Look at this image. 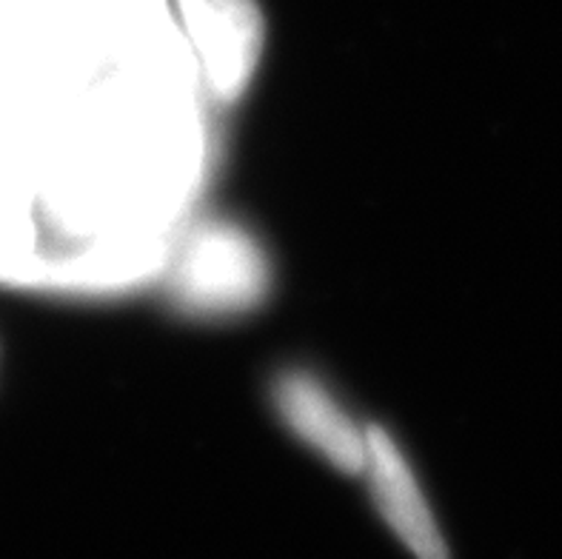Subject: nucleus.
Segmentation results:
<instances>
[{
  "mask_svg": "<svg viewBox=\"0 0 562 559\" xmlns=\"http://www.w3.org/2000/svg\"><path fill=\"white\" fill-rule=\"evenodd\" d=\"M274 403L285 425L323 460L342 474H363L366 428L346 414L321 380L303 371H289L274 385Z\"/></svg>",
  "mask_w": 562,
  "mask_h": 559,
  "instance_id": "4",
  "label": "nucleus"
},
{
  "mask_svg": "<svg viewBox=\"0 0 562 559\" xmlns=\"http://www.w3.org/2000/svg\"><path fill=\"white\" fill-rule=\"evenodd\" d=\"M198 60L200 80L217 103H235L251 86L266 46L255 0H175Z\"/></svg>",
  "mask_w": 562,
  "mask_h": 559,
  "instance_id": "2",
  "label": "nucleus"
},
{
  "mask_svg": "<svg viewBox=\"0 0 562 559\" xmlns=\"http://www.w3.org/2000/svg\"><path fill=\"white\" fill-rule=\"evenodd\" d=\"M380 517L417 559H451L440 525L428 508L420 482L394 437L380 425L366 428V468Z\"/></svg>",
  "mask_w": 562,
  "mask_h": 559,
  "instance_id": "3",
  "label": "nucleus"
},
{
  "mask_svg": "<svg viewBox=\"0 0 562 559\" xmlns=\"http://www.w3.org/2000/svg\"><path fill=\"white\" fill-rule=\"evenodd\" d=\"M169 280L171 298L183 312L200 317L243 314L269 291V257L240 226L206 223L178 248Z\"/></svg>",
  "mask_w": 562,
  "mask_h": 559,
  "instance_id": "1",
  "label": "nucleus"
}]
</instances>
